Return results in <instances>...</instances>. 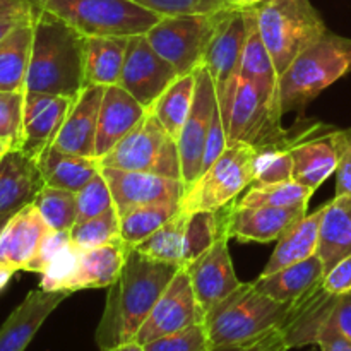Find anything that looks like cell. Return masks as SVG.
<instances>
[{"label":"cell","mask_w":351,"mask_h":351,"mask_svg":"<svg viewBox=\"0 0 351 351\" xmlns=\"http://www.w3.org/2000/svg\"><path fill=\"white\" fill-rule=\"evenodd\" d=\"M178 269L180 266L153 261L130 249L119 280L108 288L105 312L95 335L99 351L136 339Z\"/></svg>","instance_id":"cell-1"},{"label":"cell","mask_w":351,"mask_h":351,"mask_svg":"<svg viewBox=\"0 0 351 351\" xmlns=\"http://www.w3.org/2000/svg\"><path fill=\"white\" fill-rule=\"evenodd\" d=\"M84 34L38 7L26 93L77 98L84 89Z\"/></svg>","instance_id":"cell-2"},{"label":"cell","mask_w":351,"mask_h":351,"mask_svg":"<svg viewBox=\"0 0 351 351\" xmlns=\"http://www.w3.org/2000/svg\"><path fill=\"white\" fill-rule=\"evenodd\" d=\"M290 312L291 304L274 300L250 281L215 305L202 322L211 351L243 348L266 332L283 328Z\"/></svg>","instance_id":"cell-3"},{"label":"cell","mask_w":351,"mask_h":351,"mask_svg":"<svg viewBox=\"0 0 351 351\" xmlns=\"http://www.w3.org/2000/svg\"><path fill=\"white\" fill-rule=\"evenodd\" d=\"M281 117L283 112L280 99L271 98L252 81L240 77L226 129L228 144L245 143L257 149H290L324 127L322 123L311 122L298 130L297 127L285 129L281 125Z\"/></svg>","instance_id":"cell-4"},{"label":"cell","mask_w":351,"mask_h":351,"mask_svg":"<svg viewBox=\"0 0 351 351\" xmlns=\"http://www.w3.org/2000/svg\"><path fill=\"white\" fill-rule=\"evenodd\" d=\"M351 72V38L328 33L302 51L280 77L281 112H302L326 88Z\"/></svg>","instance_id":"cell-5"},{"label":"cell","mask_w":351,"mask_h":351,"mask_svg":"<svg viewBox=\"0 0 351 351\" xmlns=\"http://www.w3.org/2000/svg\"><path fill=\"white\" fill-rule=\"evenodd\" d=\"M254 10L261 38L280 77L302 51L329 31L311 0H264Z\"/></svg>","instance_id":"cell-6"},{"label":"cell","mask_w":351,"mask_h":351,"mask_svg":"<svg viewBox=\"0 0 351 351\" xmlns=\"http://www.w3.org/2000/svg\"><path fill=\"white\" fill-rule=\"evenodd\" d=\"M84 36L146 34L160 21L153 10L132 0H33Z\"/></svg>","instance_id":"cell-7"},{"label":"cell","mask_w":351,"mask_h":351,"mask_svg":"<svg viewBox=\"0 0 351 351\" xmlns=\"http://www.w3.org/2000/svg\"><path fill=\"white\" fill-rule=\"evenodd\" d=\"M257 154V147L250 144H228L221 156L187 187L182 211H218L235 201L243 189L254 184Z\"/></svg>","instance_id":"cell-8"},{"label":"cell","mask_w":351,"mask_h":351,"mask_svg":"<svg viewBox=\"0 0 351 351\" xmlns=\"http://www.w3.org/2000/svg\"><path fill=\"white\" fill-rule=\"evenodd\" d=\"M98 163L99 167L149 171L182 180L177 141L149 108L132 132L127 134L110 153L98 158Z\"/></svg>","instance_id":"cell-9"},{"label":"cell","mask_w":351,"mask_h":351,"mask_svg":"<svg viewBox=\"0 0 351 351\" xmlns=\"http://www.w3.org/2000/svg\"><path fill=\"white\" fill-rule=\"evenodd\" d=\"M245 38L247 23L243 10L223 9L202 62L211 74L225 129H228L233 99L239 88Z\"/></svg>","instance_id":"cell-10"},{"label":"cell","mask_w":351,"mask_h":351,"mask_svg":"<svg viewBox=\"0 0 351 351\" xmlns=\"http://www.w3.org/2000/svg\"><path fill=\"white\" fill-rule=\"evenodd\" d=\"M219 12L160 17L146 38L151 47L177 69L178 75L191 74L204 62Z\"/></svg>","instance_id":"cell-11"},{"label":"cell","mask_w":351,"mask_h":351,"mask_svg":"<svg viewBox=\"0 0 351 351\" xmlns=\"http://www.w3.org/2000/svg\"><path fill=\"white\" fill-rule=\"evenodd\" d=\"M233 202L226 206L225 221H223L215 243L201 257H197L194 263L185 267L189 278H191L192 290H194L202 321L215 305L225 300L228 295H232L242 285V281L235 274V267H233L228 249V216Z\"/></svg>","instance_id":"cell-12"},{"label":"cell","mask_w":351,"mask_h":351,"mask_svg":"<svg viewBox=\"0 0 351 351\" xmlns=\"http://www.w3.org/2000/svg\"><path fill=\"white\" fill-rule=\"evenodd\" d=\"M218 106L216 89L213 84L211 74L204 65L195 69V96L191 113L185 120L182 132L177 139L178 154H180L182 182L185 191L191 187L202 173V158H204L206 139H208L209 125L213 113Z\"/></svg>","instance_id":"cell-13"},{"label":"cell","mask_w":351,"mask_h":351,"mask_svg":"<svg viewBox=\"0 0 351 351\" xmlns=\"http://www.w3.org/2000/svg\"><path fill=\"white\" fill-rule=\"evenodd\" d=\"M178 77V72L147 41L146 34L129 38L119 86L149 108L161 93Z\"/></svg>","instance_id":"cell-14"},{"label":"cell","mask_w":351,"mask_h":351,"mask_svg":"<svg viewBox=\"0 0 351 351\" xmlns=\"http://www.w3.org/2000/svg\"><path fill=\"white\" fill-rule=\"evenodd\" d=\"M99 170L112 192L119 218L141 206L182 202L185 195V184L180 178L108 167H99Z\"/></svg>","instance_id":"cell-15"},{"label":"cell","mask_w":351,"mask_h":351,"mask_svg":"<svg viewBox=\"0 0 351 351\" xmlns=\"http://www.w3.org/2000/svg\"><path fill=\"white\" fill-rule=\"evenodd\" d=\"M197 322H202L201 311L192 290L189 273L185 267H180L144 321L143 328L137 332L136 341L146 345L153 339L182 331Z\"/></svg>","instance_id":"cell-16"},{"label":"cell","mask_w":351,"mask_h":351,"mask_svg":"<svg viewBox=\"0 0 351 351\" xmlns=\"http://www.w3.org/2000/svg\"><path fill=\"white\" fill-rule=\"evenodd\" d=\"M74 98L48 93H26L23 113V132L17 149L38 158L53 146Z\"/></svg>","instance_id":"cell-17"},{"label":"cell","mask_w":351,"mask_h":351,"mask_svg":"<svg viewBox=\"0 0 351 351\" xmlns=\"http://www.w3.org/2000/svg\"><path fill=\"white\" fill-rule=\"evenodd\" d=\"M346 143V129H326L290 147L293 160V180L317 191L331 175L336 173L343 147Z\"/></svg>","instance_id":"cell-18"},{"label":"cell","mask_w":351,"mask_h":351,"mask_svg":"<svg viewBox=\"0 0 351 351\" xmlns=\"http://www.w3.org/2000/svg\"><path fill=\"white\" fill-rule=\"evenodd\" d=\"M45 187L38 161L17 147H9L0 156V216H14Z\"/></svg>","instance_id":"cell-19"},{"label":"cell","mask_w":351,"mask_h":351,"mask_svg":"<svg viewBox=\"0 0 351 351\" xmlns=\"http://www.w3.org/2000/svg\"><path fill=\"white\" fill-rule=\"evenodd\" d=\"M71 291H29L0 328V351H24L51 312L71 297Z\"/></svg>","instance_id":"cell-20"},{"label":"cell","mask_w":351,"mask_h":351,"mask_svg":"<svg viewBox=\"0 0 351 351\" xmlns=\"http://www.w3.org/2000/svg\"><path fill=\"white\" fill-rule=\"evenodd\" d=\"M307 215V208H247L233 202L228 216V235L239 242L269 243L280 240Z\"/></svg>","instance_id":"cell-21"},{"label":"cell","mask_w":351,"mask_h":351,"mask_svg":"<svg viewBox=\"0 0 351 351\" xmlns=\"http://www.w3.org/2000/svg\"><path fill=\"white\" fill-rule=\"evenodd\" d=\"M103 93V86H89L82 89L69 110L53 147L64 153L96 158V132Z\"/></svg>","instance_id":"cell-22"},{"label":"cell","mask_w":351,"mask_h":351,"mask_svg":"<svg viewBox=\"0 0 351 351\" xmlns=\"http://www.w3.org/2000/svg\"><path fill=\"white\" fill-rule=\"evenodd\" d=\"M147 108L122 86H106L98 113L96 160L113 149L143 120Z\"/></svg>","instance_id":"cell-23"},{"label":"cell","mask_w":351,"mask_h":351,"mask_svg":"<svg viewBox=\"0 0 351 351\" xmlns=\"http://www.w3.org/2000/svg\"><path fill=\"white\" fill-rule=\"evenodd\" d=\"M50 226L34 204L26 206L7 221L0 232V263L26 271Z\"/></svg>","instance_id":"cell-24"},{"label":"cell","mask_w":351,"mask_h":351,"mask_svg":"<svg viewBox=\"0 0 351 351\" xmlns=\"http://www.w3.org/2000/svg\"><path fill=\"white\" fill-rule=\"evenodd\" d=\"M132 245L122 237L96 249L86 250L81 256L79 271L72 281L71 291L110 288L119 280Z\"/></svg>","instance_id":"cell-25"},{"label":"cell","mask_w":351,"mask_h":351,"mask_svg":"<svg viewBox=\"0 0 351 351\" xmlns=\"http://www.w3.org/2000/svg\"><path fill=\"white\" fill-rule=\"evenodd\" d=\"M317 256L324 264L326 273L351 256V195H335L326 204Z\"/></svg>","instance_id":"cell-26"},{"label":"cell","mask_w":351,"mask_h":351,"mask_svg":"<svg viewBox=\"0 0 351 351\" xmlns=\"http://www.w3.org/2000/svg\"><path fill=\"white\" fill-rule=\"evenodd\" d=\"M130 36H86L84 88L119 84Z\"/></svg>","instance_id":"cell-27"},{"label":"cell","mask_w":351,"mask_h":351,"mask_svg":"<svg viewBox=\"0 0 351 351\" xmlns=\"http://www.w3.org/2000/svg\"><path fill=\"white\" fill-rule=\"evenodd\" d=\"M326 204L312 215H305L295 226H291L280 240L259 276H269L283 267L315 256L319 249V232L324 216Z\"/></svg>","instance_id":"cell-28"},{"label":"cell","mask_w":351,"mask_h":351,"mask_svg":"<svg viewBox=\"0 0 351 351\" xmlns=\"http://www.w3.org/2000/svg\"><path fill=\"white\" fill-rule=\"evenodd\" d=\"M324 264L321 257L315 254L308 259L283 267L269 276H259L254 281V285L274 300L291 304L308 293L315 285L321 283L324 280Z\"/></svg>","instance_id":"cell-29"},{"label":"cell","mask_w":351,"mask_h":351,"mask_svg":"<svg viewBox=\"0 0 351 351\" xmlns=\"http://www.w3.org/2000/svg\"><path fill=\"white\" fill-rule=\"evenodd\" d=\"M34 14L0 41V91L26 93V75L34 36Z\"/></svg>","instance_id":"cell-30"},{"label":"cell","mask_w":351,"mask_h":351,"mask_svg":"<svg viewBox=\"0 0 351 351\" xmlns=\"http://www.w3.org/2000/svg\"><path fill=\"white\" fill-rule=\"evenodd\" d=\"M38 167L43 175L45 185L77 192L99 173V163L96 158L79 156L64 153L57 147H48L40 158Z\"/></svg>","instance_id":"cell-31"},{"label":"cell","mask_w":351,"mask_h":351,"mask_svg":"<svg viewBox=\"0 0 351 351\" xmlns=\"http://www.w3.org/2000/svg\"><path fill=\"white\" fill-rule=\"evenodd\" d=\"M243 16H245L247 23V38L245 47H243L240 77L249 79L263 91H266L271 98L280 99V75L274 69L273 58H271L263 38H261L254 7L243 9Z\"/></svg>","instance_id":"cell-32"},{"label":"cell","mask_w":351,"mask_h":351,"mask_svg":"<svg viewBox=\"0 0 351 351\" xmlns=\"http://www.w3.org/2000/svg\"><path fill=\"white\" fill-rule=\"evenodd\" d=\"M195 96V71L191 74L178 75L163 93L160 98L149 106L151 112L156 115L161 125L167 129V132L173 137L175 141L178 139L184 127L185 120H187L189 113H191L192 103H194Z\"/></svg>","instance_id":"cell-33"},{"label":"cell","mask_w":351,"mask_h":351,"mask_svg":"<svg viewBox=\"0 0 351 351\" xmlns=\"http://www.w3.org/2000/svg\"><path fill=\"white\" fill-rule=\"evenodd\" d=\"M187 221L189 213L180 209L178 215H175L170 221L165 223L161 228H158L146 240L134 245V249L153 261L184 267V245Z\"/></svg>","instance_id":"cell-34"},{"label":"cell","mask_w":351,"mask_h":351,"mask_svg":"<svg viewBox=\"0 0 351 351\" xmlns=\"http://www.w3.org/2000/svg\"><path fill=\"white\" fill-rule=\"evenodd\" d=\"M314 192V189L295 180L252 184L237 204L247 208H307Z\"/></svg>","instance_id":"cell-35"},{"label":"cell","mask_w":351,"mask_h":351,"mask_svg":"<svg viewBox=\"0 0 351 351\" xmlns=\"http://www.w3.org/2000/svg\"><path fill=\"white\" fill-rule=\"evenodd\" d=\"M180 209V202H161L132 209L120 216V237L132 247L137 245L178 215Z\"/></svg>","instance_id":"cell-36"},{"label":"cell","mask_w":351,"mask_h":351,"mask_svg":"<svg viewBox=\"0 0 351 351\" xmlns=\"http://www.w3.org/2000/svg\"><path fill=\"white\" fill-rule=\"evenodd\" d=\"M228 206V204H226ZM225 208L218 211H195L189 213L187 230H185L184 245V267L201 257L215 243L225 221Z\"/></svg>","instance_id":"cell-37"},{"label":"cell","mask_w":351,"mask_h":351,"mask_svg":"<svg viewBox=\"0 0 351 351\" xmlns=\"http://www.w3.org/2000/svg\"><path fill=\"white\" fill-rule=\"evenodd\" d=\"M51 230L71 232L77 223V201L75 192L45 185L33 202Z\"/></svg>","instance_id":"cell-38"},{"label":"cell","mask_w":351,"mask_h":351,"mask_svg":"<svg viewBox=\"0 0 351 351\" xmlns=\"http://www.w3.org/2000/svg\"><path fill=\"white\" fill-rule=\"evenodd\" d=\"M119 237L120 218L115 208L96 216V218L75 223L74 228L71 230V242L82 252L105 245Z\"/></svg>","instance_id":"cell-39"},{"label":"cell","mask_w":351,"mask_h":351,"mask_svg":"<svg viewBox=\"0 0 351 351\" xmlns=\"http://www.w3.org/2000/svg\"><path fill=\"white\" fill-rule=\"evenodd\" d=\"M82 250L74 243L65 245L41 273L40 288L45 291H71L72 281L79 271ZM72 293V291H71Z\"/></svg>","instance_id":"cell-40"},{"label":"cell","mask_w":351,"mask_h":351,"mask_svg":"<svg viewBox=\"0 0 351 351\" xmlns=\"http://www.w3.org/2000/svg\"><path fill=\"white\" fill-rule=\"evenodd\" d=\"M75 201H77V223L96 218V216L115 208L113 195L101 170L81 191L75 192Z\"/></svg>","instance_id":"cell-41"},{"label":"cell","mask_w":351,"mask_h":351,"mask_svg":"<svg viewBox=\"0 0 351 351\" xmlns=\"http://www.w3.org/2000/svg\"><path fill=\"white\" fill-rule=\"evenodd\" d=\"M254 184H278L293 180V160L288 149H257Z\"/></svg>","instance_id":"cell-42"},{"label":"cell","mask_w":351,"mask_h":351,"mask_svg":"<svg viewBox=\"0 0 351 351\" xmlns=\"http://www.w3.org/2000/svg\"><path fill=\"white\" fill-rule=\"evenodd\" d=\"M146 351H211L204 322L161 336L144 345Z\"/></svg>","instance_id":"cell-43"},{"label":"cell","mask_w":351,"mask_h":351,"mask_svg":"<svg viewBox=\"0 0 351 351\" xmlns=\"http://www.w3.org/2000/svg\"><path fill=\"white\" fill-rule=\"evenodd\" d=\"M26 93L0 91V139L17 147L23 132V113Z\"/></svg>","instance_id":"cell-44"},{"label":"cell","mask_w":351,"mask_h":351,"mask_svg":"<svg viewBox=\"0 0 351 351\" xmlns=\"http://www.w3.org/2000/svg\"><path fill=\"white\" fill-rule=\"evenodd\" d=\"M137 5L153 10L158 16H182V14H215L230 9L226 0H132Z\"/></svg>","instance_id":"cell-45"},{"label":"cell","mask_w":351,"mask_h":351,"mask_svg":"<svg viewBox=\"0 0 351 351\" xmlns=\"http://www.w3.org/2000/svg\"><path fill=\"white\" fill-rule=\"evenodd\" d=\"M71 243V232H58V230H50V232L45 235V239L41 240L40 249H38L36 256L31 261L29 266L26 267L27 273H38L41 274L47 266L50 264V261L64 249L65 245Z\"/></svg>","instance_id":"cell-46"},{"label":"cell","mask_w":351,"mask_h":351,"mask_svg":"<svg viewBox=\"0 0 351 351\" xmlns=\"http://www.w3.org/2000/svg\"><path fill=\"white\" fill-rule=\"evenodd\" d=\"M226 146H228V137H226L225 123H223L219 106H216L215 113H213L211 125H209L208 139H206L204 158H202V171L208 170V168L221 156L223 151L226 149Z\"/></svg>","instance_id":"cell-47"},{"label":"cell","mask_w":351,"mask_h":351,"mask_svg":"<svg viewBox=\"0 0 351 351\" xmlns=\"http://www.w3.org/2000/svg\"><path fill=\"white\" fill-rule=\"evenodd\" d=\"M322 288L336 297L351 293V256L339 261L331 271L324 274Z\"/></svg>","instance_id":"cell-48"},{"label":"cell","mask_w":351,"mask_h":351,"mask_svg":"<svg viewBox=\"0 0 351 351\" xmlns=\"http://www.w3.org/2000/svg\"><path fill=\"white\" fill-rule=\"evenodd\" d=\"M335 175L336 195H351V129H346V143Z\"/></svg>","instance_id":"cell-49"},{"label":"cell","mask_w":351,"mask_h":351,"mask_svg":"<svg viewBox=\"0 0 351 351\" xmlns=\"http://www.w3.org/2000/svg\"><path fill=\"white\" fill-rule=\"evenodd\" d=\"M315 345H319L321 351H351L350 339L346 338L343 332H339L338 329L332 326V322L329 321V319L328 322L322 326Z\"/></svg>","instance_id":"cell-50"},{"label":"cell","mask_w":351,"mask_h":351,"mask_svg":"<svg viewBox=\"0 0 351 351\" xmlns=\"http://www.w3.org/2000/svg\"><path fill=\"white\" fill-rule=\"evenodd\" d=\"M329 321L351 341V293L338 297L329 315Z\"/></svg>","instance_id":"cell-51"},{"label":"cell","mask_w":351,"mask_h":351,"mask_svg":"<svg viewBox=\"0 0 351 351\" xmlns=\"http://www.w3.org/2000/svg\"><path fill=\"white\" fill-rule=\"evenodd\" d=\"M38 7L33 0H0V16L33 12Z\"/></svg>","instance_id":"cell-52"},{"label":"cell","mask_w":351,"mask_h":351,"mask_svg":"<svg viewBox=\"0 0 351 351\" xmlns=\"http://www.w3.org/2000/svg\"><path fill=\"white\" fill-rule=\"evenodd\" d=\"M34 12H36V10H33V12L7 14V16H0V41H2L3 38H5L7 34L14 29V27L19 26V24L24 23L26 19H29Z\"/></svg>","instance_id":"cell-53"},{"label":"cell","mask_w":351,"mask_h":351,"mask_svg":"<svg viewBox=\"0 0 351 351\" xmlns=\"http://www.w3.org/2000/svg\"><path fill=\"white\" fill-rule=\"evenodd\" d=\"M16 273H17L16 267L9 266V264L0 263V291H2L7 285H9V281L12 280V276Z\"/></svg>","instance_id":"cell-54"},{"label":"cell","mask_w":351,"mask_h":351,"mask_svg":"<svg viewBox=\"0 0 351 351\" xmlns=\"http://www.w3.org/2000/svg\"><path fill=\"white\" fill-rule=\"evenodd\" d=\"M263 2L264 0H226L230 9H239V10L250 9V7H256Z\"/></svg>","instance_id":"cell-55"},{"label":"cell","mask_w":351,"mask_h":351,"mask_svg":"<svg viewBox=\"0 0 351 351\" xmlns=\"http://www.w3.org/2000/svg\"><path fill=\"white\" fill-rule=\"evenodd\" d=\"M103 351H146V348H144V345H141V343H137L136 339H134V341L122 343V345L113 346V348L103 350Z\"/></svg>","instance_id":"cell-56"},{"label":"cell","mask_w":351,"mask_h":351,"mask_svg":"<svg viewBox=\"0 0 351 351\" xmlns=\"http://www.w3.org/2000/svg\"><path fill=\"white\" fill-rule=\"evenodd\" d=\"M10 218H12V216H0V232H2V230L5 228L7 221H9Z\"/></svg>","instance_id":"cell-57"},{"label":"cell","mask_w":351,"mask_h":351,"mask_svg":"<svg viewBox=\"0 0 351 351\" xmlns=\"http://www.w3.org/2000/svg\"><path fill=\"white\" fill-rule=\"evenodd\" d=\"M9 147H10V146H7V144H0V156H2V154L5 153V151L9 149Z\"/></svg>","instance_id":"cell-58"},{"label":"cell","mask_w":351,"mask_h":351,"mask_svg":"<svg viewBox=\"0 0 351 351\" xmlns=\"http://www.w3.org/2000/svg\"><path fill=\"white\" fill-rule=\"evenodd\" d=\"M215 351H242V348H226V350H215Z\"/></svg>","instance_id":"cell-59"},{"label":"cell","mask_w":351,"mask_h":351,"mask_svg":"<svg viewBox=\"0 0 351 351\" xmlns=\"http://www.w3.org/2000/svg\"><path fill=\"white\" fill-rule=\"evenodd\" d=\"M0 144H7V143L3 139H0ZM7 146H9V144H7Z\"/></svg>","instance_id":"cell-60"}]
</instances>
